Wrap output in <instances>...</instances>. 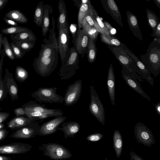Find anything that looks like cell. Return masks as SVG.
Returning <instances> with one entry per match:
<instances>
[{
  "label": "cell",
  "instance_id": "cell-1",
  "mask_svg": "<svg viewBox=\"0 0 160 160\" xmlns=\"http://www.w3.org/2000/svg\"><path fill=\"white\" fill-rule=\"evenodd\" d=\"M160 39L153 40L146 54L140 56L141 62L155 77L158 76L160 72Z\"/></svg>",
  "mask_w": 160,
  "mask_h": 160
},
{
  "label": "cell",
  "instance_id": "cell-2",
  "mask_svg": "<svg viewBox=\"0 0 160 160\" xmlns=\"http://www.w3.org/2000/svg\"><path fill=\"white\" fill-rule=\"evenodd\" d=\"M58 53L48 58L39 55L35 58L33 65L36 72L42 77L50 76L57 67Z\"/></svg>",
  "mask_w": 160,
  "mask_h": 160
},
{
  "label": "cell",
  "instance_id": "cell-3",
  "mask_svg": "<svg viewBox=\"0 0 160 160\" xmlns=\"http://www.w3.org/2000/svg\"><path fill=\"white\" fill-rule=\"evenodd\" d=\"M111 51L120 63L124 66L139 81H143L141 73L134 61L121 46H112Z\"/></svg>",
  "mask_w": 160,
  "mask_h": 160
},
{
  "label": "cell",
  "instance_id": "cell-4",
  "mask_svg": "<svg viewBox=\"0 0 160 160\" xmlns=\"http://www.w3.org/2000/svg\"><path fill=\"white\" fill-rule=\"evenodd\" d=\"M69 55L67 59L61 63L58 74L61 80L68 79L74 75L79 68L78 54L73 47L70 48Z\"/></svg>",
  "mask_w": 160,
  "mask_h": 160
},
{
  "label": "cell",
  "instance_id": "cell-5",
  "mask_svg": "<svg viewBox=\"0 0 160 160\" xmlns=\"http://www.w3.org/2000/svg\"><path fill=\"white\" fill-rule=\"evenodd\" d=\"M39 148L43 152L45 156L52 159H65L72 156L66 148L58 143H50L43 144L39 147Z\"/></svg>",
  "mask_w": 160,
  "mask_h": 160
},
{
  "label": "cell",
  "instance_id": "cell-6",
  "mask_svg": "<svg viewBox=\"0 0 160 160\" xmlns=\"http://www.w3.org/2000/svg\"><path fill=\"white\" fill-rule=\"evenodd\" d=\"M57 89L56 87H40L33 93L32 96L40 102L50 104L63 103L64 98L57 93Z\"/></svg>",
  "mask_w": 160,
  "mask_h": 160
},
{
  "label": "cell",
  "instance_id": "cell-7",
  "mask_svg": "<svg viewBox=\"0 0 160 160\" xmlns=\"http://www.w3.org/2000/svg\"><path fill=\"white\" fill-rule=\"evenodd\" d=\"M52 28L49 30V39L46 38L43 40L45 44L41 45V49L38 55L45 58L49 57L59 53L58 44L55 32V21L52 18Z\"/></svg>",
  "mask_w": 160,
  "mask_h": 160
},
{
  "label": "cell",
  "instance_id": "cell-8",
  "mask_svg": "<svg viewBox=\"0 0 160 160\" xmlns=\"http://www.w3.org/2000/svg\"><path fill=\"white\" fill-rule=\"evenodd\" d=\"M70 38L69 28L68 23L65 27L58 29V42L61 63L65 62L69 56Z\"/></svg>",
  "mask_w": 160,
  "mask_h": 160
},
{
  "label": "cell",
  "instance_id": "cell-9",
  "mask_svg": "<svg viewBox=\"0 0 160 160\" xmlns=\"http://www.w3.org/2000/svg\"><path fill=\"white\" fill-rule=\"evenodd\" d=\"M91 102L89 110L98 121L103 125L105 124V110L103 105L98 94L92 86H90Z\"/></svg>",
  "mask_w": 160,
  "mask_h": 160
},
{
  "label": "cell",
  "instance_id": "cell-10",
  "mask_svg": "<svg viewBox=\"0 0 160 160\" xmlns=\"http://www.w3.org/2000/svg\"><path fill=\"white\" fill-rule=\"evenodd\" d=\"M134 134L138 142L145 146L150 147L155 142L150 130L142 123L138 122L136 124Z\"/></svg>",
  "mask_w": 160,
  "mask_h": 160
},
{
  "label": "cell",
  "instance_id": "cell-11",
  "mask_svg": "<svg viewBox=\"0 0 160 160\" xmlns=\"http://www.w3.org/2000/svg\"><path fill=\"white\" fill-rule=\"evenodd\" d=\"M82 85V80L79 79L68 87L63 98L65 105L70 106L78 101L81 95Z\"/></svg>",
  "mask_w": 160,
  "mask_h": 160
},
{
  "label": "cell",
  "instance_id": "cell-12",
  "mask_svg": "<svg viewBox=\"0 0 160 160\" xmlns=\"http://www.w3.org/2000/svg\"><path fill=\"white\" fill-rule=\"evenodd\" d=\"M89 40V37L85 31L78 28L75 36L72 38L74 48L82 57L88 52Z\"/></svg>",
  "mask_w": 160,
  "mask_h": 160
},
{
  "label": "cell",
  "instance_id": "cell-13",
  "mask_svg": "<svg viewBox=\"0 0 160 160\" xmlns=\"http://www.w3.org/2000/svg\"><path fill=\"white\" fill-rule=\"evenodd\" d=\"M122 76L126 83L132 89L150 102L151 98L143 90L137 79L124 66L122 65Z\"/></svg>",
  "mask_w": 160,
  "mask_h": 160
},
{
  "label": "cell",
  "instance_id": "cell-14",
  "mask_svg": "<svg viewBox=\"0 0 160 160\" xmlns=\"http://www.w3.org/2000/svg\"><path fill=\"white\" fill-rule=\"evenodd\" d=\"M67 118L65 116H61L46 122L40 126L38 135L45 136L56 132L59 126L64 122Z\"/></svg>",
  "mask_w": 160,
  "mask_h": 160
},
{
  "label": "cell",
  "instance_id": "cell-15",
  "mask_svg": "<svg viewBox=\"0 0 160 160\" xmlns=\"http://www.w3.org/2000/svg\"><path fill=\"white\" fill-rule=\"evenodd\" d=\"M25 112H37L46 113L54 117L62 116L63 112L58 109H49L45 107V105L37 103L36 102H31L25 108Z\"/></svg>",
  "mask_w": 160,
  "mask_h": 160
},
{
  "label": "cell",
  "instance_id": "cell-16",
  "mask_svg": "<svg viewBox=\"0 0 160 160\" xmlns=\"http://www.w3.org/2000/svg\"><path fill=\"white\" fill-rule=\"evenodd\" d=\"M30 145L20 142H15L0 146V154H20L26 152L32 149Z\"/></svg>",
  "mask_w": 160,
  "mask_h": 160
},
{
  "label": "cell",
  "instance_id": "cell-17",
  "mask_svg": "<svg viewBox=\"0 0 160 160\" xmlns=\"http://www.w3.org/2000/svg\"><path fill=\"white\" fill-rule=\"evenodd\" d=\"M103 8L107 13L122 27L123 25L122 20V17L119 8L113 0H101Z\"/></svg>",
  "mask_w": 160,
  "mask_h": 160
},
{
  "label": "cell",
  "instance_id": "cell-18",
  "mask_svg": "<svg viewBox=\"0 0 160 160\" xmlns=\"http://www.w3.org/2000/svg\"><path fill=\"white\" fill-rule=\"evenodd\" d=\"M40 126L38 123L32 124L31 127H24L14 132L10 137L19 139H28L38 135Z\"/></svg>",
  "mask_w": 160,
  "mask_h": 160
},
{
  "label": "cell",
  "instance_id": "cell-19",
  "mask_svg": "<svg viewBox=\"0 0 160 160\" xmlns=\"http://www.w3.org/2000/svg\"><path fill=\"white\" fill-rule=\"evenodd\" d=\"M80 128L79 123L75 121H69L63 122L61 124V127H58L57 130L63 132L64 137L67 139L68 137L73 138L79 131Z\"/></svg>",
  "mask_w": 160,
  "mask_h": 160
},
{
  "label": "cell",
  "instance_id": "cell-20",
  "mask_svg": "<svg viewBox=\"0 0 160 160\" xmlns=\"http://www.w3.org/2000/svg\"><path fill=\"white\" fill-rule=\"evenodd\" d=\"M126 13L127 22L130 30L135 37L142 41V37L136 17L129 11H127Z\"/></svg>",
  "mask_w": 160,
  "mask_h": 160
},
{
  "label": "cell",
  "instance_id": "cell-21",
  "mask_svg": "<svg viewBox=\"0 0 160 160\" xmlns=\"http://www.w3.org/2000/svg\"><path fill=\"white\" fill-rule=\"evenodd\" d=\"M107 84L108 92L112 104H115V77L113 66L110 64L109 68Z\"/></svg>",
  "mask_w": 160,
  "mask_h": 160
},
{
  "label": "cell",
  "instance_id": "cell-22",
  "mask_svg": "<svg viewBox=\"0 0 160 160\" xmlns=\"http://www.w3.org/2000/svg\"><path fill=\"white\" fill-rule=\"evenodd\" d=\"M58 8L59 16L57 21V28L58 29L66 26L68 22L66 7L63 0L59 1L58 3Z\"/></svg>",
  "mask_w": 160,
  "mask_h": 160
},
{
  "label": "cell",
  "instance_id": "cell-23",
  "mask_svg": "<svg viewBox=\"0 0 160 160\" xmlns=\"http://www.w3.org/2000/svg\"><path fill=\"white\" fill-rule=\"evenodd\" d=\"M52 12V8L50 5H44L42 26V33L43 36H45L49 30L50 26L49 14Z\"/></svg>",
  "mask_w": 160,
  "mask_h": 160
},
{
  "label": "cell",
  "instance_id": "cell-24",
  "mask_svg": "<svg viewBox=\"0 0 160 160\" xmlns=\"http://www.w3.org/2000/svg\"><path fill=\"white\" fill-rule=\"evenodd\" d=\"M10 37L12 41L28 42L34 44L37 39L35 35L30 30L28 32L11 35Z\"/></svg>",
  "mask_w": 160,
  "mask_h": 160
},
{
  "label": "cell",
  "instance_id": "cell-25",
  "mask_svg": "<svg viewBox=\"0 0 160 160\" xmlns=\"http://www.w3.org/2000/svg\"><path fill=\"white\" fill-rule=\"evenodd\" d=\"M113 146L117 157L119 158L121 156L123 148L122 137L118 130H115L113 136Z\"/></svg>",
  "mask_w": 160,
  "mask_h": 160
},
{
  "label": "cell",
  "instance_id": "cell-26",
  "mask_svg": "<svg viewBox=\"0 0 160 160\" xmlns=\"http://www.w3.org/2000/svg\"><path fill=\"white\" fill-rule=\"evenodd\" d=\"M95 9L92 6L84 18L82 24V23H87L90 26L95 28L99 32L101 33V30L95 18Z\"/></svg>",
  "mask_w": 160,
  "mask_h": 160
},
{
  "label": "cell",
  "instance_id": "cell-27",
  "mask_svg": "<svg viewBox=\"0 0 160 160\" xmlns=\"http://www.w3.org/2000/svg\"><path fill=\"white\" fill-rule=\"evenodd\" d=\"M5 17L22 23H26L28 21L25 15L18 10H13L9 11L5 14Z\"/></svg>",
  "mask_w": 160,
  "mask_h": 160
},
{
  "label": "cell",
  "instance_id": "cell-28",
  "mask_svg": "<svg viewBox=\"0 0 160 160\" xmlns=\"http://www.w3.org/2000/svg\"><path fill=\"white\" fill-rule=\"evenodd\" d=\"M32 121L33 120L28 118L16 117L10 121L7 126L8 128L11 129L20 128L28 124Z\"/></svg>",
  "mask_w": 160,
  "mask_h": 160
},
{
  "label": "cell",
  "instance_id": "cell-29",
  "mask_svg": "<svg viewBox=\"0 0 160 160\" xmlns=\"http://www.w3.org/2000/svg\"><path fill=\"white\" fill-rule=\"evenodd\" d=\"M44 4L43 1H41L36 7L34 15V23L38 26L42 27Z\"/></svg>",
  "mask_w": 160,
  "mask_h": 160
},
{
  "label": "cell",
  "instance_id": "cell-30",
  "mask_svg": "<svg viewBox=\"0 0 160 160\" xmlns=\"http://www.w3.org/2000/svg\"><path fill=\"white\" fill-rule=\"evenodd\" d=\"M148 23L152 30V33L154 31L160 22L158 17L153 12L147 9L146 10Z\"/></svg>",
  "mask_w": 160,
  "mask_h": 160
},
{
  "label": "cell",
  "instance_id": "cell-31",
  "mask_svg": "<svg viewBox=\"0 0 160 160\" xmlns=\"http://www.w3.org/2000/svg\"><path fill=\"white\" fill-rule=\"evenodd\" d=\"M95 40L90 38L88 47V58L90 63L93 62L96 59L97 56V48Z\"/></svg>",
  "mask_w": 160,
  "mask_h": 160
},
{
  "label": "cell",
  "instance_id": "cell-32",
  "mask_svg": "<svg viewBox=\"0 0 160 160\" xmlns=\"http://www.w3.org/2000/svg\"><path fill=\"white\" fill-rule=\"evenodd\" d=\"M90 2L82 4L79 9L78 15V28H82V21L88 11L92 7Z\"/></svg>",
  "mask_w": 160,
  "mask_h": 160
},
{
  "label": "cell",
  "instance_id": "cell-33",
  "mask_svg": "<svg viewBox=\"0 0 160 160\" xmlns=\"http://www.w3.org/2000/svg\"><path fill=\"white\" fill-rule=\"evenodd\" d=\"M101 39L103 42L113 46L119 47L121 42L117 38L111 35L101 33Z\"/></svg>",
  "mask_w": 160,
  "mask_h": 160
},
{
  "label": "cell",
  "instance_id": "cell-34",
  "mask_svg": "<svg viewBox=\"0 0 160 160\" xmlns=\"http://www.w3.org/2000/svg\"><path fill=\"white\" fill-rule=\"evenodd\" d=\"M29 30H30L27 28L17 26L4 28L1 30V32L2 34L11 35L21 32H28Z\"/></svg>",
  "mask_w": 160,
  "mask_h": 160
},
{
  "label": "cell",
  "instance_id": "cell-35",
  "mask_svg": "<svg viewBox=\"0 0 160 160\" xmlns=\"http://www.w3.org/2000/svg\"><path fill=\"white\" fill-rule=\"evenodd\" d=\"M82 28L90 38L96 40L99 33L97 29L86 23H82Z\"/></svg>",
  "mask_w": 160,
  "mask_h": 160
},
{
  "label": "cell",
  "instance_id": "cell-36",
  "mask_svg": "<svg viewBox=\"0 0 160 160\" xmlns=\"http://www.w3.org/2000/svg\"><path fill=\"white\" fill-rule=\"evenodd\" d=\"M2 44L4 47V50L5 55L10 59L14 60L15 58L11 47L7 38L5 36L2 38Z\"/></svg>",
  "mask_w": 160,
  "mask_h": 160
},
{
  "label": "cell",
  "instance_id": "cell-37",
  "mask_svg": "<svg viewBox=\"0 0 160 160\" xmlns=\"http://www.w3.org/2000/svg\"><path fill=\"white\" fill-rule=\"evenodd\" d=\"M13 43L19 47L26 52L32 49L35 44L28 42L13 40Z\"/></svg>",
  "mask_w": 160,
  "mask_h": 160
},
{
  "label": "cell",
  "instance_id": "cell-38",
  "mask_svg": "<svg viewBox=\"0 0 160 160\" xmlns=\"http://www.w3.org/2000/svg\"><path fill=\"white\" fill-rule=\"evenodd\" d=\"M15 58H22L26 52L22 51L19 47L13 42L10 43Z\"/></svg>",
  "mask_w": 160,
  "mask_h": 160
},
{
  "label": "cell",
  "instance_id": "cell-39",
  "mask_svg": "<svg viewBox=\"0 0 160 160\" xmlns=\"http://www.w3.org/2000/svg\"><path fill=\"white\" fill-rule=\"evenodd\" d=\"M94 14L96 20L101 30V33L111 35L105 27L103 22H102V18H100L98 15V13L95 10L94 11Z\"/></svg>",
  "mask_w": 160,
  "mask_h": 160
},
{
  "label": "cell",
  "instance_id": "cell-40",
  "mask_svg": "<svg viewBox=\"0 0 160 160\" xmlns=\"http://www.w3.org/2000/svg\"><path fill=\"white\" fill-rule=\"evenodd\" d=\"M16 73L18 78L23 80H25L28 76V73L27 70L19 66L17 67Z\"/></svg>",
  "mask_w": 160,
  "mask_h": 160
},
{
  "label": "cell",
  "instance_id": "cell-41",
  "mask_svg": "<svg viewBox=\"0 0 160 160\" xmlns=\"http://www.w3.org/2000/svg\"><path fill=\"white\" fill-rule=\"evenodd\" d=\"M103 135L100 133H93L88 136L86 139L90 142H96L101 140L103 137Z\"/></svg>",
  "mask_w": 160,
  "mask_h": 160
},
{
  "label": "cell",
  "instance_id": "cell-42",
  "mask_svg": "<svg viewBox=\"0 0 160 160\" xmlns=\"http://www.w3.org/2000/svg\"><path fill=\"white\" fill-rule=\"evenodd\" d=\"M151 35L157 39L160 38V22L158 24L154 31Z\"/></svg>",
  "mask_w": 160,
  "mask_h": 160
},
{
  "label": "cell",
  "instance_id": "cell-43",
  "mask_svg": "<svg viewBox=\"0 0 160 160\" xmlns=\"http://www.w3.org/2000/svg\"><path fill=\"white\" fill-rule=\"evenodd\" d=\"M73 1L74 2L75 5L79 9L82 4L87 3L90 2L89 0H73Z\"/></svg>",
  "mask_w": 160,
  "mask_h": 160
},
{
  "label": "cell",
  "instance_id": "cell-44",
  "mask_svg": "<svg viewBox=\"0 0 160 160\" xmlns=\"http://www.w3.org/2000/svg\"><path fill=\"white\" fill-rule=\"evenodd\" d=\"M130 160H144V159L135 152L131 151L130 153Z\"/></svg>",
  "mask_w": 160,
  "mask_h": 160
},
{
  "label": "cell",
  "instance_id": "cell-45",
  "mask_svg": "<svg viewBox=\"0 0 160 160\" xmlns=\"http://www.w3.org/2000/svg\"><path fill=\"white\" fill-rule=\"evenodd\" d=\"M3 19L5 22L7 24L13 26H17L18 24L14 21L5 17L3 18Z\"/></svg>",
  "mask_w": 160,
  "mask_h": 160
},
{
  "label": "cell",
  "instance_id": "cell-46",
  "mask_svg": "<svg viewBox=\"0 0 160 160\" xmlns=\"http://www.w3.org/2000/svg\"><path fill=\"white\" fill-rule=\"evenodd\" d=\"M77 24H71L69 28V30L70 31L72 35V38L74 37L77 33Z\"/></svg>",
  "mask_w": 160,
  "mask_h": 160
},
{
  "label": "cell",
  "instance_id": "cell-47",
  "mask_svg": "<svg viewBox=\"0 0 160 160\" xmlns=\"http://www.w3.org/2000/svg\"><path fill=\"white\" fill-rule=\"evenodd\" d=\"M9 113L5 112H0V123L4 121L9 115Z\"/></svg>",
  "mask_w": 160,
  "mask_h": 160
},
{
  "label": "cell",
  "instance_id": "cell-48",
  "mask_svg": "<svg viewBox=\"0 0 160 160\" xmlns=\"http://www.w3.org/2000/svg\"><path fill=\"white\" fill-rule=\"evenodd\" d=\"M7 131L5 129H0V141H2L6 137L7 133Z\"/></svg>",
  "mask_w": 160,
  "mask_h": 160
},
{
  "label": "cell",
  "instance_id": "cell-49",
  "mask_svg": "<svg viewBox=\"0 0 160 160\" xmlns=\"http://www.w3.org/2000/svg\"><path fill=\"white\" fill-rule=\"evenodd\" d=\"M2 71H1L0 73V100L4 92V87L2 80Z\"/></svg>",
  "mask_w": 160,
  "mask_h": 160
},
{
  "label": "cell",
  "instance_id": "cell-50",
  "mask_svg": "<svg viewBox=\"0 0 160 160\" xmlns=\"http://www.w3.org/2000/svg\"><path fill=\"white\" fill-rule=\"evenodd\" d=\"M5 55L4 49L1 50V53L0 54V73L2 70L3 59Z\"/></svg>",
  "mask_w": 160,
  "mask_h": 160
},
{
  "label": "cell",
  "instance_id": "cell-51",
  "mask_svg": "<svg viewBox=\"0 0 160 160\" xmlns=\"http://www.w3.org/2000/svg\"><path fill=\"white\" fill-rule=\"evenodd\" d=\"M14 112L15 114L18 115L25 114V110L22 108H17L14 110Z\"/></svg>",
  "mask_w": 160,
  "mask_h": 160
},
{
  "label": "cell",
  "instance_id": "cell-52",
  "mask_svg": "<svg viewBox=\"0 0 160 160\" xmlns=\"http://www.w3.org/2000/svg\"><path fill=\"white\" fill-rule=\"evenodd\" d=\"M10 91L11 94L13 95H15L17 94L18 90L17 87L14 85H12L10 88Z\"/></svg>",
  "mask_w": 160,
  "mask_h": 160
},
{
  "label": "cell",
  "instance_id": "cell-53",
  "mask_svg": "<svg viewBox=\"0 0 160 160\" xmlns=\"http://www.w3.org/2000/svg\"><path fill=\"white\" fill-rule=\"evenodd\" d=\"M156 111L159 116H160V102H158L155 105Z\"/></svg>",
  "mask_w": 160,
  "mask_h": 160
},
{
  "label": "cell",
  "instance_id": "cell-54",
  "mask_svg": "<svg viewBox=\"0 0 160 160\" xmlns=\"http://www.w3.org/2000/svg\"><path fill=\"white\" fill-rule=\"evenodd\" d=\"M8 1V0H0V10L3 8Z\"/></svg>",
  "mask_w": 160,
  "mask_h": 160
},
{
  "label": "cell",
  "instance_id": "cell-55",
  "mask_svg": "<svg viewBox=\"0 0 160 160\" xmlns=\"http://www.w3.org/2000/svg\"><path fill=\"white\" fill-rule=\"evenodd\" d=\"M103 23L109 32L113 28L109 23L106 21H104Z\"/></svg>",
  "mask_w": 160,
  "mask_h": 160
},
{
  "label": "cell",
  "instance_id": "cell-56",
  "mask_svg": "<svg viewBox=\"0 0 160 160\" xmlns=\"http://www.w3.org/2000/svg\"><path fill=\"white\" fill-rule=\"evenodd\" d=\"M12 159V158L10 157L3 156H0V160H11Z\"/></svg>",
  "mask_w": 160,
  "mask_h": 160
},
{
  "label": "cell",
  "instance_id": "cell-57",
  "mask_svg": "<svg viewBox=\"0 0 160 160\" xmlns=\"http://www.w3.org/2000/svg\"><path fill=\"white\" fill-rule=\"evenodd\" d=\"M3 37V34L0 33V54L1 53V48L2 44V40Z\"/></svg>",
  "mask_w": 160,
  "mask_h": 160
},
{
  "label": "cell",
  "instance_id": "cell-58",
  "mask_svg": "<svg viewBox=\"0 0 160 160\" xmlns=\"http://www.w3.org/2000/svg\"><path fill=\"white\" fill-rule=\"evenodd\" d=\"M154 2L156 4V5L159 8H160V0H155Z\"/></svg>",
  "mask_w": 160,
  "mask_h": 160
},
{
  "label": "cell",
  "instance_id": "cell-59",
  "mask_svg": "<svg viewBox=\"0 0 160 160\" xmlns=\"http://www.w3.org/2000/svg\"><path fill=\"white\" fill-rule=\"evenodd\" d=\"M105 160H108L106 158H105Z\"/></svg>",
  "mask_w": 160,
  "mask_h": 160
}]
</instances>
